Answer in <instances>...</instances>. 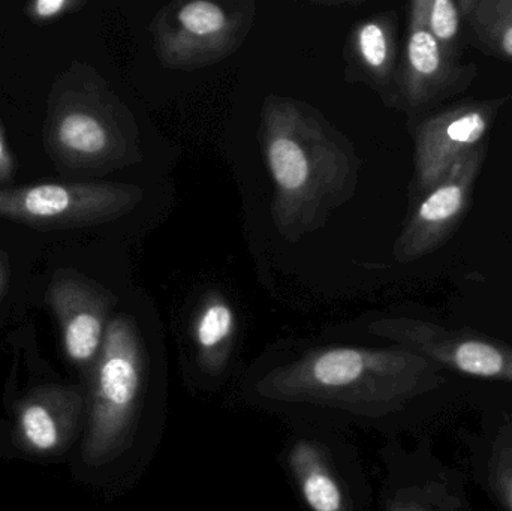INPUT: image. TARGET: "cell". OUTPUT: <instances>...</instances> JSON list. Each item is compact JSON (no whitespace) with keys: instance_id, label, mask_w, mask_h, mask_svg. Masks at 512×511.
I'll return each mask as SVG.
<instances>
[{"instance_id":"1","label":"cell","mask_w":512,"mask_h":511,"mask_svg":"<svg viewBox=\"0 0 512 511\" xmlns=\"http://www.w3.org/2000/svg\"><path fill=\"white\" fill-rule=\"evenodd\" d=\"M259 138L273 182L271 219L286 242L322 230L354 197L360 156L318 108L291 96H265Z\"/></svg>"},{"instance_id":"20","label":"cell","mask_w":512,"mask_h":511,"mask_svg":"<svg viewBox=\"0 0 512 511\" xmlns=\"http://www.w3.org/2000/svg\"><path fill=\"white\" fill-rule=\"evenodd\" d=\"M15 162L11 149L6 143L5 134H3L2 125H0V182H8L14 177Z\"/></svg>"},{"instance_id":"13","label":"cell","mask_w":512,"mask_h":511,"mask_svg":"<svg viewBox=\"0 0 512 511\" xmlns=\"http://www.w3.org/2000/svg\"><path fill=\"white\" fill-rule=\"evenodd\" d=\"M349 63L387 104L399 98L396 87L397 18L394 12L360 21L349 36Z\"/></svg>"},{"instance_id":"21","label":"cell","mask_w":512,"mask_h":511,"mask_svg":"<svg viewBox=\"0 0 512 511\" xmlns=\"http://www.w3.org/2000/svg\"><path fill=\"white\" fill-rule=\"evenodd\" d=\"M6 281H8V272H6V263L3 260L2 255H0V296H2L3 291H5Z\"/></svg>"},{"instance_id":"12","label":"cell","mask_w":512,"mask_h":511,"mask_svg":"<svg viewBox=\"0 0 512 511\" xmlns=\"http://www.w3.org/2000/svg\"><path fill=\"white\" fill-rule=\"evenodd\" d=\"M80 387L45 386L21 399L15 410V440L32 455L65 452L75 440L83 417Z\"/></svg>"},{"instance_id":"8","label":"cell","mask_w":512,"mask_h":511,"mask_svg":"<svg viewBox=\"0 0 512 511\" xmlns=\"http://www.w3.org/2000/svg\"><path fill=\"white\" fill-rule=\"evenodd\" d=\"M487 143L459 159L430 191L421 195L393 246L394 260L414 263L435 254L454 236L471 209L475 185L486 161Z\"/></svg>"},{"instance_id":"16","label":"cell","mask_w":512,"mask_h":511,"mask_svg":"<svg viewBox=\"0 0 512 511\" xmlns=\"http://www.w3.org/2000/svg\"><path fill=\"white\" fill-rule=\"evenodd\" d=\"M236 312L218 291L204 297L194 320V341L201 359L209 366L221 365L236 335Z\"/></svg>"},{"instance_id":"2","label":"cell","mask_w":512,"mask_h":511,"mask_svg":"<svg viewBox=\"0 0 512 511\" xmlns=\"http://www.w3.org/2000/svg\"><path fill=\"white\" fill-rule=\"evenodd\" d=\"M441 383V366L399 345L330 347L268 372L256 390L277 404L384 416Z\"/></svg>"},{"instance_id":"6","label":"cell","mask_w":512,"mask_h":511,"mask_svg":"<svg viewBox=\"0 0 512 511\" xmlns=\"http://www.w3.org/2000/svg\"><path fill=\"white\" fill-rule=\"evenodd\" d=\"M144 200L131 183H41L0 189V218L39 230H68L116 221Z\"/></svg>"},{"instance_id":"3","label":"cell","mask_w":512,"mask_h":511,"mask_svg":"<svg viewBox=\"0 0 512 511\" xmlns=\"http://www.w3.org/2000/svg\"><path fill=\"white\" fill-rule=\"evenodd\" d=\"M47 108L45 150L65 176H104L143 159L137 119L89 65L54 81Z\"/></svg>"},{"instance_id":"10","label":"cell","mask_w":512,"mask_h":511,"mask_svg":"<svg viewBox=\"0 0 512 511\" xmlns=\"http://www.w3.org/2000/svg\"><path fill=\"white\" fill-rule=\"evenodd\" d=\"M477 75V65L460 62L433 38L427 29L423 0L411 2L399 84V95L405 104L420 110L453 98L466 92Z\"/></svg>"},{"instance_id":"15","label":"cell","mask_w":512,"mask_h":511,"mask_svg":"<svg viewBox=\"0 0 512 511\" xmlns=\"http://www.w3.org/2000/svg\"><path fill=\"white\" fill-rule=\"evenodd\" d=\"M291 467L304 503L312 511H343L345 495L336 477L328 470L321 453L309 443L295 444Z\"/></svg>"},{"instance_id":"18","label":"cell","mask_w":512,"mask_h":511,"mask_svg":"<svg viewBox=\"0 0 512 511\" xmlns=\"http://www.w3.org/2000/svg\"><path fill=\"white\" fill-rule=\"evenodd\" d=\"M492 479L502 503L512 511V440L495 450Z\"/></svg>"},{"instance_id":"14","label":"cell","mask_w":512,"mask_h":511,"mask_svg":"<svg viewBox=\"0 0 512 511\" xmlns=\"http://www.w3.org/2000/svg\"><path fill=\"white\" fill-rule=\"evenodd\" d=\"M472 42L489 56L512 63V0H459Z\"/></svg>"},{"instance_id":"4","label":"cell","mask_w":512,"mask_h":511,"mask_svg":"<svg viewBox=\"0 0 512 511\" xmlns=\"http://www.w3.org/2000/svg\"><path fill=\"white\" fill-rule=\"evenodd\" d=\"M144 380V348L128 315L111 318L98 359L92 366L84 458L110 461L122 452L137 416Z\"/></svg>"},{"instance_id":"17","label":"cell","mask_w":512,"mask_h":511,"mask_svg":"<svg viewBox=\"0 0 512 511\" xmlns=\"http://www.w3.org/2000/svg\"><path fill=\"white\" fill-rule=\"evenodd\" d=\"M427 29L451 56L459 57L462 11L459 0H423Z\"/></svg>"},{"instance_id":"7","label":"cell","mask_w":512,"mask_h":511,"mask_svg":"<svg viewBox=\"0 0 512 511\" xmlns=\"http://www.w3.org/2000/svg\"><path fill=\"white\" fill-rule=\"evenodd\" d=\"M367 329L372 335L421 354L441 368L512 384V347L504 342L417 318H381L372 321Z\"/></svg>"},{"instance_id":"22","label":"cell","mask_w":512,"mask_h":511,"mask_svg":"<svg viewBox=\"0 0 512 511\" xmlns=\"http://www.w3.org/2000/svg\"><path fill=\"white\" fill-rule=\"evenodd\" d=\"M402 511H426V510L420 509V507L406 506V507H403Z\"/></svg>"},{"instance_id":"19","label":"cell","mask_w":512,"mask_h":511,"mask_svg":"<svg viewBox=\"0 0 512 511\" xmlns=\"http://www.w3.org/2000/svg\"><path fill=\"white\" fill-rule=\"evenodd\" d=\"M86 2L81 0H35L27 3L26 15L36 23H47L66 14H72L83 8Z\"/></svg>"},{"instance_id":"9","label":"cell","mask_w":512,"mask_h":511,"mask_svg":"<svg viewBox=\"0 0 512 511\" xmlns=\"http://www.w3.org/2000/svg\"><path fill=\"white\" fill-rule=\"evenodd\" d=\"M508 98L462 101L435 111L415 129L414 183L426 194L466 153L486 143Z\"/></svg>"},{"instance_id":"11","label":"cell","mask_w":512,"mask_h":511,"mask_svg":"<svg viewBox=\"0 0 512 511\" xmlns=\"http://www.w3.org/2000/svg\"><path fill=\"white\" fill-rule=\"evenodd\" d=\"M45 300L59 323L66 357L81 368L95 365L116 303L114 294L77 270L57 269Z\"/></svg>"},{"instance_id":"5","label":"cell","mask_w":512,"mask_h":511,"mask_svg":"<svg viewBox=\"0 0 512 511\" xmlns=\"http://www.w3.org/2000/svg\"><path fill=\"white\" fill-rule=\"evenodd\" d=\"M255 0H180L153 18L159 63L173 71H195L233 56L248 38Z\"/></svg>"}]
</instances>
